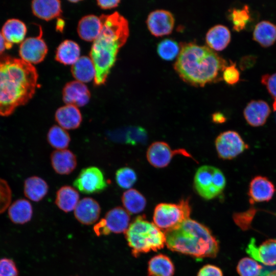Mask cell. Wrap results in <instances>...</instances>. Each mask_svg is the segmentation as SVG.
<instances>
[{"mask_svg": "<svg viewBox=\"0 0 276 276\" xmlns=\"http://www.w3.org/2000/svg\"><path fill=\"white\" fill-rule=\"evenodd\" d=\"M227 63L209 47L194 43L181 45L174 69L185 82L198 87L222 79Z\"/></svg>", "mask_w": 276, "mask_h": 276, "instance_id": "3957f363", "label": "cell"}, {"mask_svg": "<svg viewBox=\"0 0 276 276\" xmlns=\"http://www.w3.org/2000/svg\"><path fill=\"white\" fill-rule=\"evenodd\" d=\"M130 214L120 206L115 207L106 214L94 227L98 236L108 235L110 233L115 234L124 233L129 226Z\"/></svg>", "mask_w": 276, "mask_h": 276, "instance_id": "ba28073f", "label": "cell"}, {"mask_svg": "<svg viewBox=\"0 0 276 276\" xmlns=\"http://www.w3.org/2000/svg\"><path fill=\"white\" fill-rule=\"evenodd\" d=\"M102 27L93 42L89 55L96 70L94 80L96 86L104 84L114 65L120 49L129 36L128 20L118 12L100 16Z\"/></svg>", "mask_w": 276, "mask_h": 276, "instance_id": "7a4b0ae2", "label": "cell"}, {"mask_svg": "<svg viewBox=\"0 0 276 276\" xmlns=\"http://www.w3.org/2000/svg\"><path fill=\"white\" fill-rule=\"evenodd\" d=\"M80 48L73 40H65L57 47L55 59L64 65H73L80 57Z\"/></svg>", "mask_w": 276, "mask_h": 276, "instance_id": "d4e9b609", "label": "cell"}, {"mask_svg": "<svg viewBox=\"0 0 276 276\" xmlns=\"http://www.w3.org/2000/svg\"><path fill=\"white\" fill-rule=\"evenodd\" d=\"M27 30L26 25L22 21L17 19H10L3 25L2 33L7 42L18 43L24 40Z\"/></svg>", "mask_w": 276, "mask_h": 276, "instance_id": "4dcf8cb0", "label": "cell"}, {"mask_svg": "<svg viewBox=\"0 0 276 276\" xmlns=\"http://www.w3.org/2000/svg\"><path fill=\"white\" fill-rule=\"evenodd\" d=\"M47 141L49 144L57 150L66 148L70 143L71 137L69 133L62 127L53 125L47 133Z\"/></svg>", "mask_w": 276, "mask_h": 276, "instance_id": "836d02e7", "label": "cell"}, {"mask_svg": "<svg viewBox=\"0 0 276 276\" xmlns=\"http://www.w3.org/2000/svg\"><path fill=\"white\" fill-rule=\"evenodd\" d=\"M180 51L178 43L171 39L166 38L162 40L157 45V52L163 59L167 61L173 60Z\"/></svg>", "mask_w": 276, "mask_h": 276, "instance_id": "d590c367", "label": "cell"}, {"mask_svg": "<svg viewBox=\"0 0 276 276\" xmlns=\"http://www.w3.org/2000/svg\"><path fill=\"white\" fill-rule=\"evenodd\" d=\"M13 44L7 42L4 37L2 33L0 32V54L6 49H10L12 48Z\"/></svg>", "mask_w": 276, "mask_h": 276, "instance_id": "bcb514c9", "label": "cell"}, {"mask_svg": "<svg viewBox=\"0 0 276 276\" xmlns=\"http://www.w3.org/2000/svg\"><path fill=\"white\" fill-rule=\"evenodd\" d=\"M8 215L11 221L14 223L25 224L30 221L32 217V206L26 199L16 200L10 206Z\"/></svg>", "mask_w": 276, "mask_h": 276, "instance_id": "83f0119b", "label": "cell"}, {"mask_svg": "<svg viewBox=\"0 0 276 276\" xmlns=\"http://www.w3.org/2000/svg\"><path fill=\"white\" fill-rule=\"evenodd\" d=\"M11 200V189L7 181L0 177V214L8 207Z\"/></svg>", "mask_w": 276, "mask_h": 276, "instance_id": "ab89813d", "label": "cell"}, {"mask_svg": "<svg viewBox=\"0 0 276 276\" xmlns=\"http://www.w3.org/2000/svg\"><path fill=\"white\" fill-rule=\"evenodd\" d=\"M180 154L186 157L192 156L183 149H172L167 143L157 141L152 143L148 147L146 152V158L149 163L156 168L167 167L174 156Z\"/></svg>", "mask_w": 276, "mask_h": 276, "instance_id": "8fae6325", "label": "cell"}, {"mask_svg": "<svg viewBox=\"0 0 276 276\" xmlns=\"http://www.w3.org/2000/svg\"><path fill=\"white\" fill-rule=\"evenodd\" d=\"M124 234L131 254L136 258L141 254L160 249L166 244L164 232L143 216L135 218Z\"/></svg>", "mask_w": 276, "mask_h": 276, "instance_id": "5b68a950", "label": "cell"}, {"mask_svg": "<svg viewBox=\"0 0 276 276\" xmlns=\"http://www.w3.org/2000/svg\"><path fill=\"white\" fill-rule=\"evenodd\" d=\"M51 165L54 170L60 175H68L76 168L77 157L67 149L54 151L50 156Z\"/></svg>", "mask_w": 276, "mask_h": 276, "instance_id": "d6986e66", "label": "cell"}, {"mask_svg": "<svg viewBox=\"0 0 276 276\" xmlns=\"http://www.w3.org/2000/svg\"><path fill=\"white\" fill-rule=\"evenodd\" d=\"M261 83L265 85L273 99V110L276 111V73L270 75L266 74L261 77Z\"/></svg>", "mask_w": 276, "mask_h": 276, "instance_id": "f35d334b", "label": "cell"}, {"mask_svg": "<svg viewBox=\"0 0 276 276\" xmlns=\"http://www.w3.org/2000/svg\"><path fill=\"white\" fill-rule=\"evenodd\" d=\"M73 185L80 192L85 194L100 193L107 187L103 172L94 166L83 169Z\"/></svg>", "mask_w": 276, "mask_h": 276, "instance_id": "30bf717a", "label": "cell"}, {"mask_svg": "<svg viewBox=\"0 0 276 276\" xmlns=\"http://www.w3.org/2000/svg\"><path fill=\"white\" fill-rule=\"evenodd\" d=\"M70 2L71 3H77L79 1H70Z\"/></svg>", "mask_w": 276, "mask_h": 276, "instance_id": "f907efd6", "label": "cell"}, {"mask_svg": "<svg viewBox=\"0 0 276 276\" xmlns=\"http://www.w3.org/2000/svg\"><path fill=\"white\" fill-rule=\"evenodd\" d=\"M271 113V109L266 102L251 100L243 110V116L247 123L252 127L263 126Z\"/></svg>", "mask_w": 276, "mask_h": 276, "instance_id": "e0dca14e", "label": "cell"}, {"mask_svg": "<svg viewBox=\"0 0 276 276\" xmlns=\"http://www.w3.org/2000/svg\"><path fill=\"white\" fill-rule=\"evenodd\" d=\"M115 179L120 188L130 189L136 181L137 175L132 168L125 167L116 171Z\"/></svg>", "mask_w": 276, "mask_h": 276, "instance_id": "74e56055", "label": "cell"}, {"mask_svg": "<svg viewBox=\"0 0 276 276\" xmlns=\"http://www.w3.org/2000/svg\"><path fill=\"white\" fill-rule=\"evenodd\" d=\"M240 74L236 64L231 62L224 70L222 74L223 80L228 85H234L240 81Z\"/></svg>", "mask_w": 276, "mask_h": 276, "instance_id": "60d3db41", "label": "cell"}, {"mask_svg": "<svg viewBox=\"0 0 276 276\" xmlns=\"http://www.w3.org/2000/svg\"><path fill=\"white\" fill-rule=\"evenodd\" d=\"M229 17L234 31L239 32L244 30L251 19L249 6L245 5L241 9H233Z\"/></svg>", "mask_w": 276, "mask_h": 276, "instance_id": "e575fe53", "label": "cell"}, {"mask_svg": "<svg viewBox=\"0 0 276 276\" xmlns=\"http://www.w3.org/2000/svg\"><path fill=\"white\" fill-rule=\"evenodd\" d=\"M102 24L100 17L90 14L83 16L79 20L77 32L79 37L86 41H94L99 35Z\"/></svg>", "mask_w": 276, "mask_h": 276, "instance_id": "44dd1931", "label": "cell"}, {"mask_svg": "<svg viewBox=\"0 0 276 276\" xmlns=\"http://www.w3.org/2000/svg\"><path fill=\"white\" fill-rule=\"evenodd\" d=\"M197 276H223V273L218 267L208 264L199 270Z\"/></svg>", "mask_w": 276, "mask_h": 276, "instance_id": "7bdbcfd3", "label": "cell"}, {"mask_svg": "<svg viewBox=\"0 0 276 276\" xmlns=\"http://www.w3.org/2000/svg\"><path fill=\"white\" fill-rule=\"evenodd\" d=\"M226 185V179L218 168L209 165L200 167L194 178V187L198 194L210 200L220 195Z\"/></svg>", "mask_w": 276, "mask_h": 276, "instance_id": "8992f818", "label": "cell"}, {"mask_svg": "<svg viewBox=\"0 0 276 276\" xmlns=\"http://www.w3.org/2000/svg\"><path fill=\"white\" fill-rule=\"evenodd\" d=\"M265 276H276V270L268 272Z\"/></svg>", "mask_w": 276, "mask_h": 276, "instance_id": "681fc988", "label": "cell"}, {"mask_svg": "<svg viewBox=\"0 0 276 276\" xmlns=\"http://www.w3.org/2000/svg\"><path fill=\"white\" fill-rule=\"evenodd\" d=\"M191 212L189 199H182L177 203H160L154 208L153 223L164 232L189 218Z\"/></svg>", "mask_w": 276, "mask_h": 276, "instance_id": "52a82bcc", "label": "cell"}, {"mask_svg": "<svg viewBox=\"0 0 276 276\" xmlns=\"http://www.w3.org/2000/svg\"><path fill=\"white\" fill-rule=\"evenodd\" d=\"M262 269V266L255 260L247 257L241 259L237 266L239 276H260Z\"/></svg>", "mask_w": 276, "mask_h": 276, "instance_id": "8d00e7d4", "label": "cell"}, {"mask_svg": "<svg viewBox=\"0 0 276 276\" xmlns=\"http://www.w3.org/2000/svg\"><path fill=\"white\" fill-rule=\"evenodd\" d=\"M252 38L262 47L271 46L276 41V25L267 20L260 21L254 28Z\"/></svg>", "mask_w": 276, "mask_h": 276, "instance_id": "cb8c5ba5", "label": "cell"}, {"mask_svg": "<svg viewBox=\"0 0 276 276\" xmlns=\"http://www.w3.org/2000/svg\"><path fill=\"white\" fill-rule=\"evenodd\" d=\"M215 145L217 154L222 159H232L248 149L249 146L236 131L227 130L216 138Z\"/></svg>", "mask_w": 276, "mask_h": 276, "instance_id": "9c48e42d", "label": "cell"}, {"mask_svg": "<svg viewBox=\"0 0 276 276\" xmlns=\"http://www.w3.org/2000/svg\"><path fill=\"white\" fill-rule=\"evenodd\" d=\"M24 191L26 197L33 201L38 202L48 194L49 186L42 178L33 176L25 180Z\"/></svg>", "mask_w": 276, "mask_h": 276, "instance_id": "484cf974", "label": "cell"}, {"mask_svg": "<svg viewBox=\"0 0 276 276\" xmlns=\"http://www.w3.org/2000/svg\"><path fill=\"white\" fill-rule=\"evenodd\" d=\"M38 73L35 67L21 59L0 58V116H8L33 96Z\"/></svg>", "mask_w": 276, "mask_h": 276, "instance_id": "6da1fadb", "label": "cell"}, {"mask_svg": "<svg viewBox=\"0 0 276 276\" xmlns=\"http://www.w3.org/2000/svg\"><path fill=\"white\" fill-rule=\"evenodd\" d=\"M111 136L116 141L133 145L145 143L147 134L145 129L141 127H131L125 130L117 131Z\"/></svg>", "mask_w": 276, "mask_h": 276, "instance_id": "d6a6232c", "label": "cell"}, {"mask_svg": "<svg viewBox=\"0 0 276 276\" xmlns=\"http://www.w3.org/2000/svg\"><path fill=\"white\" fill-rule=\"evenodd\" d=\"M55 118L62 128L68 130L78 128L82 120L81 112L78 107L66 104L57 109Z\"/></svg>", "mask_w": 276, "mask_h": 276, "instance_id": "ffe728a7", "label": "cell"}, {"mask_svg": "<svg viewBox=\"0 0 276 276\" xmlns=\"http://www.w3.org/2000/svg\"><path fill=\"white\" fill-rule=\"evenodd\" d=\"M231 34L228 28L222 25H217L209 29L205 40L212 50L220 51L225 49L229 43Z\"/></svg>", "mask_w": 276, "mask_h": 276, "instance_id": "603a6c76", "label": "cell"}, {"mask_svg": "<svg viewBox=\"0 0 276 276\" xmlns=\"http://www.w3.org/2000/svg\"><path fill=\"white\" fill-rule=\"evenodd\" d=\"M71 72L76 80L87 83L94 80L96 75L94 63L89 57L83 56L72 65Z\"/></svg>", "mask_w": 276, "mask_h": 276, "instance_id": "f1b7e54d", "label": "cell"}, {"mask_svg": "<svg viewBox=\"0 0 276 276\" xmlns=\"http://www.w3.org/2000/svg\"><path fill=\"white\" fill-rule=\"evenodd\" d=\"M164 234L171 251L198 259L214 258L218 252V242L210 230L190 218Z\"/></svg>", "mask_w": 276, "mask_h": 276, "instance_id": "277c9868", "label": "cell"}, {"mask_svg": "<svg viewBox=\"0 0 276 276\" xmlns=\"http://www.w3.org/2000/svg\"><path fill=\"white\" fill-rule=\"evenodd\" d=\"M276 190L273 183L266 177L257 176L250 181L248 195L249 202H261L270 200Z\"/></svg>", "mask_w": 276, "mask_h": 276, "instance_id": "9a60e30c", "label": "cell"}, {"mask_svg": "<svg viewBox=\"0 0 276 276\" xmlns=\"http://www.w3.org/2000/svg\"><path fill=\"white\" fill-rule=\"evenodd\" d=\"M256 62L255 57L252 56L244 57L241 60L240 67L242 69H245L251 67Z\"/></svg>", "mask_w": 276, "mask_h": 276, "instance_id": "f6af8a7d", "label": "cell"}, {"mask_svg": "<svg viewBox=\"0 0 276 276\" xmlns=\"http://www.w3.org/2000/svg\"><path fill=\"white\" fill-rule=\"evenodd\" d=\"M246 251L254 260L265 265H276V239H267L257 246L255 239L251 238Z\"/></svg>", "mask_w": 276, "mask_h": 276, "instance_id": "5bb4252c", "label": "cell"}, {"mask_svg": "<svg viewBox=\"0 0 276 276\" xmlns=\"http://www.w3.org/2000/svg\"><path fill=\"white\" fill-rule=\"evenodd\" d=\"M0 276H18L15 262L9 258L0 259Z\"/></svg>", "mask_w": 276, "mask_h": 276, "instance_id": "b9f144b4", "label": "cell"}, {"mask_svg": "<svg viewBox=\"0 0 276 276\" xmlns=\"http://www.w3.org/2000/svg\"><path fill=\"white\" fill-rule=\"evenodd\" d=\"M64 21L62 19H60L57 24V28L59 29V31L63 28Z\"/></svg>", "mask_w": 276, "mask_h": 276, "instance_id": "c3c4849f", "label": "cell"}, {"mask_svg": "<svg viewBox=\"0 0 276 276\" xmlns=\"http://www.w3.org/2000/svg\"><path fill=\"white\" fill-rule=\"evenodd\" d=\"M42 32L36 37H28L21 43L19 54L21 59L30 64H37L42 61L48 53V47L42 38Z\"/></svg>", "mask_w": 276, "mask_h": 276, "instance_id": "7c38bea8", "label": "cell"}, {"mask_svg": "<svg viewBox=\"0 0 276 276\" xmlns=\"http://www.w3.org/2000/svg\"><path fill=\"white\" fill-rule=\"evenodd\" d=\"M32 10L37 17L49 21L61 15V2L58 0H35L32 2Z\"/></svg>", "mask_w": 276, "mask_h": 276, "instance_id": "7402d4cb", "label": "cell"}, {"mask_svg": "<svg viewBox=\"0 0 276 276\" xmlns=\"http://www.w3.org/2000/svg\"><path fill=\"white\" fill-rule=\"evenodd\" d=\"M174 271L172 261L166 255H157L148 262V276H173Z\"/></svg>", "mask_w": 276, "mask_h": 276, "instance_id": "f546056e", "label": "cell"}, {"mask_svg": "<svg viewBox=\"0 0 276 276\" xmlns=\"http://www.w3.org/2000/svg\"><path fill=\"white\" fill-rule=\"evenodd\" d=\"M212 120L215 123H223L226 120V117L220 112H216L212 116Z\"/></svg>", "mask_w": 276, "mask_h": 276, "instance_id": "7dc6e473", "label": "cell"}, {"mask_svg": "<svg viewBox=\"0 0 276 276\" xmlns=\"http://www.w3.org/2000/svg\"><path fill=\"white\" fill-rule=\"evenodd\" d=\"M100 213L99 203L90 197H85L79 200L74 210L76 219L85 225L95 223L98 220Z\"/></svg>", "mask_w": 276, "mask_h": 276, "instance_id": "ac0fdd59", "label": "cell"}, {"mask_svg": "<svg viewBox=\"0 0 276 276\" xmlns=\"http://www.w3.org/2000/svg\"><path fill=\"white\" fill-rule=\"evenodd\" d=\"M121 200L125 210L129 214H135L142 212L146 205L145 197L135 189H130L124 192Z\"/></svg>", "mask_w": 276, "mask_h": 276, "instance_id": "1f68e13d", "label": "cell"}, {"mask_svg": "<svg viewBox=\"0 0 276 276\" xmlns=\"http://www.w3.org/2000/svg\"><path fill=\"white\" fill-rule=\"evenodd\" d=\"M90 98V93L87 87L77 80L67 83L63 88L62 99L66 105L84 106L88 103Z\"/></svg>", "mask_w": 276, "mask_h": 276, "instance_id": "2e32d148", "label": "cell"}, {"mask_svg": "<svg viewBox=\"0 0 276 276\" xmlns=\"http://www.w3.org/2000/svg\"><path fill=\"white\" fill-rule=\"evenodd\" d=\"M175 19L169 11L155 10L148 15L146 24L151 34L155 37H160L171 34L173 30Z\"/></svg>", "mask_w": 276, "mask_h": 276, "instance_id": "4fadbf2b", "label": "cell"}, {"mask_svg": "<svg viewBox=\"0 0 276 276\" xmlns=\"http://www.w3.org/2000/svg\"><path fill=\"white\" fill-rule=\"evenodd\" d=\"M79 199L78 191L70 186L60 188L56 192L55 204L59 209L65 213L75 210Z\"/></svg>", "mask_w": 276, "mask_h": 276, "instance_id": "4316f807", "label": "cell"}, {"mask_svg": "<svg viewBox=\"0 0 276 276\" xmlns=\"http://www.w3.org/2000/svg\"><path fill=\"white\" fill-rule=\"evenodd\" d=\"M120 3V1L119 0L97 1V5L100 8L103 9H110L116 8L119 5Z\"/></svg>", "mask_w": 276, "mask_h": 276, "instance_id": "ee69618b", "label": "cell"}]
</instances>
